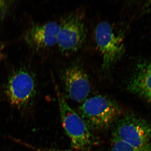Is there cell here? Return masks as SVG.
Masks as SVG:
<instances>
[{
  "mask_svg": "<svg viewBox=\"0 0 151 151\" xmlns=\"http://www.w3.org/2000/svg\"><path fill=\"white\" fill-rule=\"evenodd\" d=\"M78 112L90 130H102L109 128L118 120L121 111L115 101L98 95L84 100Z\"/></svg>",
  "mask_w": 151,
  "mask_h": 151,
  "instance_id": "1",
  "label": "cell"
},
{
  "mask_svg": "<svg viewBox=\"0 0 151 151\" xmlns=\"http://www.w3.org/2000/svg\"><path fill=\"white\" fill-rule=\"evenodd\" d=\"M58 100L63 127L70 139L71 146L76 150L86 151L94 141L91 130L64 97L60 96Z\"/></svg>",
  "mask_w": 151,
  "mask_h": 151,
  "instance_id": "2",
  "label": "cell"
},
{
  "mask_svg": "<svg viewBox=\"0 0 151 151\" xmlns=\"http://www.w3.org/2000/svg\"><path fill=\"white\" fill-rule=\"evenodd\" d=\"M112 137L137 148H149L151 147V125L134 115H125L116 121Z\"/></svg>",
  "mask_w": 151,
  "mask_h": 151,
  "instance_id": "3",
  "label": "cell"
},
{
  "mask_svg": "<svg viewBox=\"0 0 151 151\" xmlns=\"http://www.w3.org/2000/svg\"><path fill=\"white\" fill-rule=\"evenodd\" d=\"M95 42L102 56V67L107 70L118 62L124 54V46L122 37L115 32L109 22L102 21L96 26Z\"/></svg>",
  "mask_w": 151,
  "mask_h": 151,
  "instance_id": "4",
  "label": "cell"
},
{
  "mask_svg": "<svg viewBox=\"0 0 151 151\" xmlns=\"http://www.w3.org/2000/svg\"><path fill=\"white\" fill-rule=\"evenodd\" d=\"M86 37L84 17L80 13H73L65 17L59 24L57 44L63 53H72L83 45Z\"/></svg>",
  "mask_w": 151,
  "mask_h": 151,
  "instance_id": "5",
  "label": "cell"
},
{
  "mask_svg": "<svg viewBox=\"0 0 151 151\" xmlns=\"http://www.w3.org/2000/svg\"><path fill=\"white\" fill-rule=\"evenodd\" d=\"M35 79L30 72L24 69L14 72L9 78L6 94L10 104L19 108L28 105L36 94Z\"/></svg>",
  "mask_w": 151,
  "mask_h": 151,
  "instance_id": "6",
  "label": "cell"
},
{
  "mask_svg": "<svg viewBox=\"0 0 151 151\" xmlns=\"http://www.w3.org/2000/svg\"><path fill=\"white\" fill-rule=\"evenodd\" d=\"M62 79L70 99L77 103H83L87 99L91 86L89 76L81 65L72 64L66 68L63 73Z\"/></svg>",
  "mask_w": 151,
  "mask_h": 151,
  "instance_id": "7",
  "label": "cell"
},
{
  "mask_svg": "<svg viewBox=\"0 0 151 151\" xmlns=\"http://www.w3.org/2000/svg\"><path fill=\"white\" fill-rule=\"evenodd\" d=\"M59 28V24L55 22L35 25L28 29L25 34V40L36 49L52 47L57 44Z\"/></svg>",
  "mask_w": 151,
  "mask_h": 151,
  "instance_id": "8",
  "label": "cell"
},
{
  "mask_svg": "<svg viewBox=\"0 0 151 151\" xmlns=\"http://www.w3.org/2000/svg\"><path fill=\"white\" fill-rule=\"evenodd\" d=\"M127 88L131 93L151 102V63L138 65Z\"/></svg>",
  "mask_w": 151,
  "mask_h": 151,
  "instance_id": "9",
  "label": "cell"
},
{
  "mask_svg": "<svg viewBox=\"0 0 151 151\" xmlns=\"http://www.w3.org/2000/svg\"><path fill=\"white\" fill-rule=\"evenodd\" d=\"M110 151H151V147L144 149L137 148L122 141L113 139Z\"/></svg>",
  "mask_w": 151,
  "mask_h": 151,
  "instance_id": "10",
  "label": "cell"
},
{
  "mask_svg": "<svg viewBox=\"0 0 151 151\" xmlns=\"http://www.w3.org/2000/svg\"><path fill=\"white\" fill-rule=\"evenodd\" d=\"M13 140L19 144H21L31 149L33 151H78L77 150L72 151L70 150H57V149H51V148H42L38 147H35L32 145H31L27 144V143L24 142L20 140L17 139H13Z\"/></svg>",
  "mask_w": 151,
  "mask_h": 151,
  "instance_id": "11",
  "label": "cell"
},
{
  "mask_svg": "<svg viewBox=\"0 0 151 151\" xmlns=\"http://www.w3.org/2000/svg\"><path fill=\"white\" fill-rule=\"evenodd\" d=\"M5 1H0V12L4 9V7H5L6 3Z\"/></svg>",
  "mask_w": 151,
  "mask_h": 151,
  "instance_id": "12",
  "label": "cell"
},
{
  "mask_svg": "<svg viewBox=\"0 0 151 151\" xmlns=\"http://www.w3.org/2000/svg\"><path fill=\"white\" fill-rule=\"evenodd\" d=\"M1 45H0V52H1Z\"/></svg>",
  "mask_w": 151,
  "mask_h": 151,
  "instance_id": "13",
  "label": "cell"
}]
</instances>
